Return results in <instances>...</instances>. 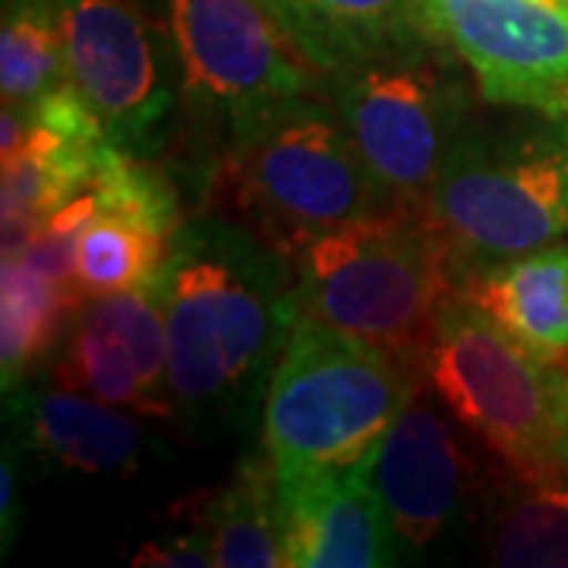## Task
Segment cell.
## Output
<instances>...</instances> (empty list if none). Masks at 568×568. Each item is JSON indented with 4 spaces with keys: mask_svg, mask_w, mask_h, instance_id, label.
I'll return each instance as SVG.
<instances>
[{
    "mask_svg": "<svg viewBox=\"0 0 568 568\" xmlns=\"http://www.w3.org/2000/svg\"><path fill=\"white\" fill-rule=\"evenodd\" d=\"M455 291L540 357L568 351V246L549 244L455 275Z\"/></svg>",
    "mask_w": 568,
    "mask_h": 568,
    "instance_id": "cell-14",
    "label": "cell"
},
{
    "mask_svg": "<svg viewBox=\"0 0 568 568\" xmlns=\"http://www.w3.org/2000/svg\"><path fill=\"white\" fill-rule=\"evenodd\" d=\"M556 452H559V462H562V470L568 477V407L562 414V424H559V433H556Z\"/></svg>",
    "mask_w": 568,
    "mask_h": 568,
    "instance_id": "cell-25",
    "label": "cell"
},
{
    "mask_svg": "<svg viewBox=\"0 0 568 568\" xmlns=\"http://www.w3.org/2000/svg\"><path fill=\"white\" fill-rule=\"evenodd\" d=\"M467 436L470 429L424 383L364 462L398 562L439 549L467 521L480 489V462Z\"/></svg>",
    "mask_w": 568,
    "mask_h": 568,
    "instance_id": "cell-10",
    "label": "cell"
},
{
    "mask_svg": "<svg viewBox=\"0 0 568 568\" xmlns=\"http://www.w3.org/2000/svg\"><path fill=\"white\" fill-rule=\"evenodd\" d=\"M67 82L61 3L3 0L0 29V89L3 104L32 108Z\"/></svg>",
    "mask_w": 568,
    "mask_h": 568,
    "instance_id": "cell-19",
    "label": "cell"
},
{
    "mask_svg": "<svg viewBox=\"0 0 568 568\" xmlns=\"http://www.w3.org/2000/svg\"><path fill=\"white\" fill-rule=\"evenodd\" d=\"M489 104L568 118L566 0H424Z\"/></svg>",
    "mask_w": 568,
    "mask_h": 568,
    "instance_id": "cell-11",
    "label": "cell"
},
{
    "mask_svg": "<svg viewBox=\"0 0 568 568\" xmlns=\"http://www.w3.org/2000/svg\"><path fill=\"white\" fill-rule=\"evenodd\" d=\"M133 566L142 568H209L215 566L212 544L203 530L186 525L183 530H174L168 537L149 540L136 549Z\"/></svg>",
    "mask_w": 568,
    "mask_h": 568,
    "instance_id": "cell-23",
    "label": "cell"
},
{
    "mask_svg": "<svg viewBox=\"0 0 568 568\" xmlns=\"http://www.w3.org/2000/svg\"><path fill=\"white\" fill-rule=\"evenodd\" d=\"M168 246L171 237L162 231L99 209L80 237L77 282L82 294L92 301L149 282L162 268Z\"/></svg>",
    "mask_w": 568,
    "mask_h": 568,
    "instance_id": "cell-21",
    "label": "cell"
},
{
    "mask_svg": "<svg viewBox=\"0 0 568 568\" xmlns=\"http://www.w3.org/2000/svg\"><path fill=\"white\" fill-rule=\"evenodd\" d=\"M212 183L224 215L287 256L323 231L392 205L325 95L282 104L227 140Z\"/></svg>",
    "mask_w": 568,
    "mask_h": 568,
    "instance_id": "cell-3",
    "label": "cell"
},
{
    "mask_svg": "<svg viewBox=\"0 0 568 568\" xmlns=\"http://www.w3.org/2000/svg\"><path fill=\"white\" fill-rule=\"evenodd\" d=\"M67 77L104 136L140 159L162 155L183 95L171 26L140 0H58Z\"/></svg>",
    "mask_w": 568,
    "mask_h": 568,
    "instance_id": "cell-9",
    "label": "cell"
},
{
    "mask_svg": "<svg viewBox=\"0 0 568 568\" xmlns=\"http://www.w3.org/2000/svg\"><path fill=\"white\" fill-rule=\"evenodd\" d=\"M424 383L511 477L528 484L568 480L556 452L568 407V376L559 361L511 338L458 291L436 313Z\"/></svg>",
    "mask_w": 568,
    "mask_h": 568,
    "instance_id": "cell-5",
    "label": "cell"
},
{
    "mask_svg": "<svg viewBox=\"0 0 568 568\" xmlns=\"http://www.w3.org/2000/svg\"><path fill=\"white\" fill-rule=\"evenodd\" d=\"M13 508H17L13 452H10V446H3V465H0V528H3V552L10 549V534H13Z\"/></svg>",
    "mask_w": 568,
    "mask_h": 568,
    "instance_id": "cell-24",
    "label": "cell"
},
{
    "mask_svg": "<svg viewBox=\"0 0 568 568\" xmlns=\"http://www.w3.org/2000/svg\"><path fill=\"white\" fill-rule=\"evenodd\" d=\"M89 190L102 212H114L123 219L149 224L168 237H174V231L183 222L181 200L171 178L162 168H155L152 159L123 152L114 142H108L99 152Z\"/></svg>",
    "mask_w": 568,
    "mask_h": 568,
    "instance_id": "cell-22",
    "label": "cell"
},
{
    "mask_svg": "<svg viewBox=\"0 0 568 568\" xmlns=\"http://www.w3.org/2000/svg\"><path fill=\"white\" fill-rule=\"evenodd\" d=\"M183 99L227 140L282 104L323 92L325 73L304 54L268 0H168Z\"/></svg>",
    "mask_w": 568,
    "mask_h": 568,
    "instance_id": "cell-8",
    "label": "cell"
},
{
    "mask_svg": "<svg viewBox=\"0 0 568 568\" xmlns=\"http://www.w3.org/2000/svg\"><path fill=\"white\" fill-rule=\"evenodd\" d=\"M420 386V369L301 316L263 405V443L275 474L366 462Z\"/></svg>",
    "mask_w": 568,
    "mask_h": 568,
    "instance_id": "cell-4",
    "label": "cell"
},
{
    "mask_svg": "<svg viewBox=\"0 0 568 568\" xmlns=\"http://www.w3.org/2000/svg\"><path fill=\"white\" fill-rule=\"evenodd\" d=\"M297 304L424 373L436 313L455 291V256L426 209L388 205L316 234L294 256Z\"/></svg>",
    "mask_w": 568,
    "mask_h": 568,
    "instance_id": "cell-2",
    "label": "cell"
},
{
    "mask_svg": "<svg viewBox=\"0 0 568 568\" xmlns=\"http://www.w3.org/2000/svg\"><path fill=\"white\" fill-rule=\"evenodd\" d=\"M424 209L452 246L455 275L556 244L568 231V118L467 123Z\"/></svg>",
    "mask_w": 568,
    "mask_h": 568,
    "instance_id": "cell-6",
    "label": "cell"
},
{
    "mask_svg": "<svg viewBox=\"0 0 568 568\" xmlns=\"http://www.w3.org/2000/svg\"><path fill=\"white\" fill-rule=\"evenodd\" d=\"M275 518L284 568L395 566L386 515L364 462L342 470L275 474Z\"/></svg>",
    "mask_w": 568,
    "mask_h": 568,
    "instance_id": "cell-12",
    "label": "cell"
},
{
    "mask_svg": "<svg viewBox=\"0 0 568 568\" xmlns=\"http://www.w3.org/2000/svg\"><path fill=\"white\" fill-rule=\"evenodd\" d=\"M508 493L487 521V559L503 568H568V484Z\"/></svg>",
    "mask_w": 568,
    "mask_h": 568,
    "instance_id": "cell-20",
    "label": "cell"
},
{
    "mask_svg": "<svg viewBox=\"0 0 568 568\" xmlns=\"http://www.w3.org/2000/svg\"><path fill=\"white\" fill-rule=\"evenodd\" d=\"M155 275L174 420L193 433H246L304 316L294 256L215 212L181 222Z\"/></svg>",
    "mask_w": 568,
    "mask_h": 568,
    "instance_id": "cell-1",
    "label": "cell"
},
{
    "mask_svg": "<svg viewBox=\"0 0 568 568\" xmlns=\"http://www.w3.org/2000/svg\"><path fill=\"white\" fill-rule=\"evenodd\" d=\"M54 376L58 386L99 398L104 405L123 407L152 420H171L168 407L159 405L142 386L140 369L123 345L121 332L95 301H85L73 325L67 328Z\"/></svg>",
    "mask_w": 568,
    "mask_h": 568,
    "instance_id": "cell-18",
    "label": "cell"
},
{
    "mask_svg": "<svg viewBox=\"0 0 568 568\" xmlns=\"http://www.w3.org/2000/svg\"><path fill=\"white\" fill-rule=\"evenodd\" d=\"M443 39L325 73L323 95L392 205L424 209L470 123L465 80L436 54Z\"/></svg>",
    "mask_w": 568,
    "mask_h": 568,
    "instance_id": "cell-7",
    "label": "cell"
},
{
    "mask_svg": "<svg viewBox=\"0 0 568 568\" xmlns=\"http://www.w3.org/2000/svg\"><path fill=\"white\" fill-rule=\"evenodd\" d=\"M323 73L436 41L424 0H268Z\"/></svg>",
    "mask_w": 568,
    "mask_h": 568,
    "instance_id": "cell-15",
    "label": "cell"
},
{
    "mask_svg": "<svg viewBox=\"0 0 568 568\" xmlns=\"http://www.w3.org/2000/svg\"><path fill=\"white\" fill-rule=\"evenodd\" d=\"M22 446L80 474H136L152 439L123 407L73 388H17L7 395Z\"/></svg>",
    "mask_w": 568,
    "mask_h": 568,
    "instance_id": "cell-13",
    "label": "cell"
},
{
    "mask_svg": "<svg viewBox=\"0 0 568 568\" xmlns=\"http://www.w3.org/2000/svg\"><path fill=\"white\" fill-rule=\"evenodd\" d=\"M77 282H54L26 265L20 256H3L0 268V369L3 392H17L29 369L54 354L77 313L85 306Z\"/></svg>",
    "mask_w": 568,
    "mask_h": 568,
    "instance_id": "cell-17",
    "label": "cell"
},
{
    "mask_svg": "<svg viewBox=\"0 0 568 568\" xmlns=\"http://www.w3.org/2000/svg\"><path fill=\"white\" fill-rule=\"evenodd\" d=\"M174 515L209 537L215 568H284L268 452L246 455L224 487L190 496Z\"/></svg>",
    "mask_w": 568,
    "mask_h": 568,
    "instance_id": "cell-16",
    "label": "cell"
}]
</instances>
